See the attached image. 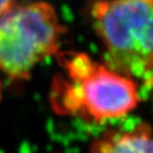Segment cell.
<instances>
[{"label":"cell","instance_id":"obj_1","mask_svg":"<svg viewBox=\"0 0 153 153\" xmlns=\"http://www.w3.org/2000/svg\"><path fill=\"white\" fill-rule=\"evenodd\" d=\"M61 70L51 81L49 101L59 116L87 123L124 117L139 103L137 83L80 51L55 55Z\"/></svg>","mask_w":153,"mask_h":153},{"label":"cell","instance_id":"obj_2","mask_svg":"<svg viewBox=\"0 0 153 153\" xmlns=\"http://www.w3.org/2000/svg\"><path fill=\"white\" fill-rule=\"evenodd\" d=\"M104 64L130 79L153 76V0H95L89 7Z\"/></svg>","mask_w":153,"mask_h":153},{"label":"cell","instance_id":"obj_3","mask_svg":"<svg viewBox=\"0 0 153 153\" xmlns=\"http://www.w3.org/2000/svg\"><path fill=\"white\" fill-rule=\"evenodd\" d=\"M65 27L51 4L13 5L0 18V71L26 80L36 66L60 52Z\"/></svg>","mask_w":153,"mask_h":153},{"label":"cell","instance_id":"obj_4","mask_svg":"<svg viewBox=\"0 0 153 153\" xmlns=\"http://www.w3.org/2000/svg\"><path fill=\"white\" fill-rule=\"evenodd\" d=\"M91 153H153V127L143 122L132 129L106 131L93 143Z\"/></svg>","mask_w":153,"mask_h":153},{"label":"cell","instance_id":"obj_5","mask_svg":"<svg viewBox=\"0 0 153 153\" xmlns=\"http://www.w3.org/2000/svg\"><path fill=\"white\" fill-rule=\"evenodd\" d=\"M13 7V0H0V18Z\"/></svg>","mask_w":153,"mask_h":153},{"label":"cell","instance_id":"obj_6","mask_svg":"<svg viewBox=\"0 0 153 153\" xmlns=\"http://www.w3.org/2000/svg\"><path fill=\"white\" fill-rule=\"evenodd\" d=\"M1 94H2V85H1V80H0V99H1Z\"/></svg>","mask_w":153,"mask_h":153}]
</instances>
